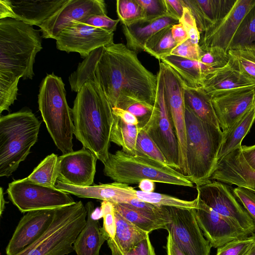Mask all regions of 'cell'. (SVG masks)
<instances>
[{
	"label": "cell",
	"instance_id": "obj_24",
	"mask_svg": "<svg viewBox=\"0 0 255 255\" xmlns=\"http://www.w3.org/2000/svg\"><path fill=\"white\" fill-rule=\"evenodd\" d=\"M66 1L8 0L13 12L12 19L39 27Z\"/></svg>",
	"mask_w": 255,
	"mask_h": 255
},
{
	"label": "cell",
	"instance_id": "obj_21",
	"mask_svg": "<svg viewBox=\"0 0 255 255\" xmlns=\"http://www.w3.org/2000/svg\"><path fill=\"white\" fill-rule=\"evenodd\" d=\"M241 147L235 149L218 161L210 180L235 185L255 193V171L244 159Z\"/></svg>",
	"mask_w": 255,
	"mask_h": 255
},
{
	"label": "cell",
	"instance_id": "obj_16",
	"mask_svg": "<svg viewBox=\"0 0 255 255\" xmlns=\"http://www.w3.org/2000/svg\"><path fill=\"white\" fill-rule=\"evenodd\" d=\"M195 216L204 236L212 247L218 248L232 241L250 235L230 220L207 205L199 196Z\"/></svg>",
	"mask_w": 255,
	"mask_h": 255
},
{
	"label": "cell",
	"instance_id": "obj_7",
	"mask_svg": "<svg viewBox=\"0 0 255 255\" xmlns=\"http://www.w3.org/2000/svg\"><path fill=\"white\" fill-rule=\"evenodd\" d=\"M39 110L49 133L63 154L73 151L74 127L65 84L54 73L42 80L38 96Z\"/></svg>",
	"mask_w": 255,
	"mask_h": 255
},
{
	"label": "cell",
	"instance_id": "obj_40",
	"mask_svg": "<svg viewBox=\"0 0 255 255\" xmlns=\"http://www.w3.org/2000/svg\"><path fill=\"white\" fill-rule=\"evenodd\" d=\"M19 79L0 74V113L9 111V107L16 100Z\"/></svg>",
	"mask_w": 255,
	"mask_h": 255
},
{
	"label": "cell",
	"instance_id": "obj_2",
	"mask_svg": "<svg viewBox=\"0 0 255 255\" xmlns=\"http://www.w3.org/2000/svg\"><path fill=\"white\" fill-rule=\"evenodd\" d=\"M112 108L100 84L89 80L77 92L72 109L74 134L103 164L110 154Z\"/></svg>",
	"mask_w": 255,
	"mask_h": 255
},
{
	"label": "cell",
	"instance_id": "obj_44",
	"mask_svg": "<svg viewBox=\"0 0 255 255\" xmlns=\"http://www.w3.org/2000/svg\"><path fill=\"white\" fill-rule=\"evenodd\" d=\"M255 240V234L229 242L217 248L216 255H243Z\"/></svg>",
	"mask_w": 255,
	"mask_h": 255
},
{
	"label": "cell",
	"instance_id": "obj_55",
	"mask_svg": "<svg viewBox=\"0 0 255 255\" xmlns=\"http://www.w3.org/2000/svg\"><path fill=\"white\" fill-rule=\"evenodd\" d=\"M171 33L174 40L178 44H180L189 39L186 30L180 22L172 25Z\"/></svg>",
	"mask_w": 255,
	"mask_h": 255
},
{
	"label": "cell",
	"instance_id": "obj_50",
	"mask_svg": "<svg viewBox=\"0 0 255 255\" xmlns=\"http://www.w3.org/2000/svg\"><path fill=\"white\" fill-rule=\"evenodd\" d=\"M179 22L182 24L186 30L189 38L193 42L199 44L201 34L193 15L187 7L184 6L183 14L179 20Z\"/></svg>",
	"mask_w": 255,
	"mask_h": 255
},
{
	"label": "cell",
	"instance_id": "obj_9",
	"mask_svg": "<svg viewBox=\"0 0 255 255\" xmlns=\"http://www.w3.org/2000/svg\"><path fill=\"white\" fill-rule=\"evenodd\" d=\"M157 87L153 109L147 117L139 120L144 130L164 156L168 165L180 172L178 144L165 98L162 69L157 74Z\"/></svg>",
	"mask_w": 255,
	"mask_h": 255
},
{
	"label": "cell",
	"instance_id": "obj_15",
	"mask_svg": "<svg viewBox=\"0 0 255 255\" xmlns=\"http://www.w3.org/2000/svg\"><path fill=\"white\" fill-rule=\"evenodd\" d=\"M114 33L82 23L73 22L56 37L57 48L77 52L85 58L93 50L114 42Z\"/></svg>",
	"mask_w": 255,
	"mask_h": 255
},
{
	"label": "cell",
	"instance_id": "obj_47",
	"mask_svg": "<svg viewBox=\"0 0 255 255\" xmlns=\"http://www.w3.org/2000/svg\"><path fill=\"white\" fill-rule=\"evenodd\" d=\"M203 53L199 44L195 43L189 38L178 44L170 55L177 56L188 59L199 61Z\"/></svg>",
	"mask_w": 255,
	"mask_h": 255
},
{
	"label": "cell",
	"instance_id": "obj_18",
	"mask_svg": "<svg viewBox=\"0 0 255 255\" xmlns=\"http://www.w3.org/2000/svg\"><path fill=\"white\" fill-rule=\"evenodd\" d=\"M97 159L94 154L84 147L62 154L58 157V180L79 187L92 185Z\"/></svg>",
	"mask_w": 255,
	"mask_h": 255
},
{
	"label": "cell",
	"instance_id": "obj_48",
	"mask_svg": "<svg viewBox=\"0 0 255 255\" xmlns=\"http://www.w3.org/2000/svg\"><path fill=\"white\" fill-rule=\"evenodd\" d=\"M119 21V19H113L107 15H92L78 22L114 33Z\"/></svg>",
	"mask_w": 255,
	"mask_h": 255
},
{
	"label": "cell",
	"instance_id": "obj_30",
	"mask_svg": "<svg viewBox=\"0 0 255 255\" xmlns=\"http://www.w3.org/2000/svg\"><path fill=\"white\" fill-rule=\"evenodd\" d=\"M113 204L115 211L148 234L155 230L160 229L166 230L170 222V221L135 208L128 204L113 203Z\"/></svg>",
	"mask_w": 255,
	"mask_h": 255
},
{
	"label": "cell",
	"instance_id": "obj_43",
	"mask_svg": "<svg viewBox=\"0 0 255 255\" xmlns=\"http://www.w3.org/2000/svg\"><path fill=\"white\" fill-rule=\"evenodd\" d=\"M107 241L112 255H156L149 234L134 248L128 252L123 251L111 239Z\"/></svg>",
	"mask_w": 255,
	"mask_h": 255
},
{
	"label": "cell",
	"instance_id": "obj_17",
	"mask_svg": "<svg viewBox=\"0 0 255 255\" xmlns=\"http://www.w3.org/2000/svg\"><path fill=\"white\" fill-rule=\"evenodd\" d=\"M211 100L219 127L225 131L255 107V87L228 91L211 98Z\"/></svg>",
	"mask_w": 255,
	"mask_h": 255
},
{
	"label": "cell",
	"instance_id": "obj_25",
	"mask_svg": "<svg viewBox=\"0 0 255 255\" xmlns=\"http://www.w3.org/2000/svg\"><path fill=\"white\" fill-rule=\"evenodd\" d=\"M179 20L167 14L153 19H142L129 25H122L126 46L136 53L144 51L146 41L162 29L178 23Z\"/></svg>",
	"mask_w": 255,
	"mask_h": 255
},
{
	"label": "cell",
	"instance_id": "obj_14",
	"mask_svg": "<svg viewBox=\"0 0 255 255\" xmlns=\"http://www.w3.org/2000/svg\"><path fill=\"white\" fill-rule=\"evenodd\" d=\"M92 15H107L104 0H67L39 26L42 37L55 39L72 22H80Z\"/></svg>",
	"mask_w": 255,
	"mask_h": 255
},
{
	"label": "cell",
	"instance_id": "obj_54",
	"mask_svg": "<svg viewBox=\"0 0 255 255\" xmlns=\"http://www.w3.org/2000/svg\"><path fill=\"white\" fill-rule=\"evenodd\" d=\"M241 151L248 165L255 171V144L251 146L242 145Z\"/></svg>",
	"mask_w": 255,
	"mask_h": 255
},
{
	"label": "cell",
	"instance_id": "obj_4",
	"mask_svg": "<svg viewBox=\"0 0 255 255\" xmlns=\"http://www.w3.org/2000/svg\"><path fill=\"white\" fill-rule=\"evenodd\" d=\"M185 119L186 176L196 187L210 181L218 162L223 131L220 128L200 119L186 105Z\"/></svg>",
	"mask_w": 255,
	"mask_h": 255
},
{
	"label": "cell",
	"instance_id": "obj_31",
	"mask_svg": "<svg viewBox=\"0 0 255 255\" xmlns=\"http://www.w3.org/2000/svg\"><path fill=\"white\" fill-rule=\"evenodd\" d=\"M183 89L185 105L200 119L220 128L211 97L201 86L191 88L183 83Z\"/></svg>",
	"mask_w": 255,
	"mask_h": 255
},
{
	"label": "cell",
	"instance_id": "obj_41",
	"mask_svg": "<svg viewBox=\"0 0 255 255\" xmlns=\"http://www.w3.org/2000/svg\"><path fill=\"white\" fill-rule=\"evenodd\" d=\"M136 147V155H145L157 161L167 164V161L160 149L147 133L141 128L137 135Z\"/></svg>",
	"mask_w": 255,
	"mask_h": 255
},
{
	"label": "cell",
	"instance_id": "obj_51",
	"mask_svg": "<svg viewBox=\"0 0 255 255\" xmlns=\"http://www.w3.org/2000/svg\"><path fill=\"white\" fill-rule=\"evenodd\" d=\"M153 106L143 102H136L129 105L126 110L134 115L139 120L151 114Z\"/></svg>",
	"mask_w": 255,
	"mask_h": 255
},
{
	"label": "cell",
	"instance_id": "obj_29",
	"mask_svg": "<svg viewBox=\"0 0 255 255\" xmlns=\"http://www.w3.org/2000/svg\"><path fill=\"white\" fill-rule=\"evenodd\" d=\"M255 122V107L246 113L231 127L223 131V139L218 155V161L236 148Z\"/></svg>",
	"mask_w": 255,
	"mask_h": 255
},
{
	"label": "cell",
	"instance_id": "obj_58",
	"mask_svg": "<svg viewBox=\"0 0 255 255\" xmlns=\"http://www.w3.org/2000/svg\"><path fill=\"white\" fill-rule=\"evenodd\" d=\"M0 215L1 216L2 214L5 209V204L6 203L4 199V193L3 189L0 187Z\"/></svg>",
	"mask_w": 255,
	"mask_h": 255
},
{
	"label": "cell",
	"instance_id": "obj_59",
	"mask_svg": "<svg viewBox=\"0 0 255 255\" xmlns=\"http://www.w3.org/2000/svg\"><path fill=\"white\" fill-rule=\"evenodd\" d=\"M243 255H255V240L251 247Z\"/></svg>",
	"mask_w": 255,
	"mask_h": 255
},
{
	"label": "cell",
	"instance_id": "obj_57",
	"mask_svg": "<svg viewBox=\"0 0 255 255\" xmlns=\"http://www.w3.org/2000/svg\"><path fill=\"white\" fill-rule=\"evenodd\" d=\"M138 188L142 191L152 192L154 190L155 183L152 180L144 179L138 183Z\"/></svg>",
	"mask_w": 255,
	"mask_h": 255
},
{
	"label": "cell",
	"instance_id": "obj_10",
	"mask_svg": "<svg viewBox=\"0 0 255 255\" xmlns=\"http://www.w3.org/2000/svg\"><path fill=\"white\" fill-rule=\"evenodd\" d=\"M6 193L21 213L56 209L75 202L69 194L56 187L33 183L24 178L9 183Z\"/></svg>",
	"mask_w": 255,
	"mask_h": 255
},
{
	"label": "cell",
	"instance_id": "obj_6",
	"mask_svg": "<svg viewBox=\"0 0 255 255\" xmlns=\"http://www.w3.org/2000/svg\"><path fill=\"white\" fill-rule=\"evenodd\" d=\"M104 165V175L114 182L129 185L148 179L154 182L194 187L186 176L145 155H132L118 150L110 153Z\"/></svg>",
	"mask_w": 255,
	"mask_h": 255
},
{
	"label": "cell",
	"instance_id": "obj_22",
	"mask_svg": "<svg viewBox=\"0 0 255 255\" xmlns=\"http://www.w3.org/2000/svg\"><path fill=\"white\" fill-rule=\"evenodd\" d=\"M55 187L78 197L102 200L113 203L128 204L132 199L136 197V190L133 187L117 182L79 187L57 180Z\"/></svg>",
	"mask_w": 255,
	"mask_h": 255
},
{
	"label": "cell",
	"instance_id": "obj_28",
	"mask_svg": "<svg viewBox=\"0 0 255 255\" xmlns=\"http://www.w3.org/2000/svg\"><path fill=\"white\" fill-rule=\"evenodd\" d=\"M160 61L169 66L188 87H200L207 76L213 73L200 61L192 60L173 55L161 58Z\"/></svg>",
	"mask_w": 255,
	"mask_h": 255
},
{
	"label": "cell",
	"instance_id": "obj_11",
	"mask_svg": "<svg viewBox=\"0 0 255 255\" xmlns=\"http://www.w3.org/2000/svg\"><path fill=\"white\" fill-rule=\"evenodd\" d=\"M196 187L197 195L207 205L250 236L255 234V222L239 202L231 186L210 180Z\"/></svg>",
	"mask_w": 255,
	"mask_h": 255
},
{
	"label": "cell",
	"instance_id": "obj_3",
	"mask_svg": "<svg viewBox=\"0 0 255 255\" xmlns=\"http://www.w3.org/2000/svg\"><path fill=\"white\" fill-rule=\"evenodd\" d=\"M42 48L39 30L21 21L0 19V74L31 79L36 54Z\"/></svg>",
	"mask_w": 255,
	"mask_h": 255
},
{
	"label": "cell",
	"instance_id": "obj_8",
	"mask_svg": "<svg viewBox=\"0 0 255 255\" xmlns=\"http://www.w3.org/2000/svg\"><path fill=\"white\" fill-rule=\"evenodd\" d=\"M82 201L56 209L53 220L43 234L16 255H68L87 222Z\"/></svg>",
	"mask_w": 255,
	"mask_h": 255
},
{
	"label": "cell",
	"instance_id": "obj_52",
	"mask_svg": "<svg viewBox=\"0 0 255 255\" xmlns=\"http://www.w3.org/2000/svg\"><path fill=\"white\" fill-rule=\"evenodd\" d=\"M166 8V14L178 19L181 18L184 11L182 0H164Z\"/></svg>",
	"mask_w": 255,
	"mask_h": 255
},
{
	"label": "cell",
	"instance_id": "obj_38",
	"mask_svg": "<svg viewBox=\"0 0 255 255\" xmlns=\"http://www.w3.org/2000/svg\"><path fill=\"white\" fill-rule=\"evenodd\" d=\"M136 197L144 202L158 206L174 207L184 209H195L197 203V197L192 201L179 199L168 195L136 190Z\"/></svg>",
	"mask_w": 255,
	"mask_h": 255
},
{
	"label": "cell",
	"instance_id": "obj_12",
	"mask_svg": "<svg viewBox=\"0 0 255 255\" xmlns=\"http://www.w3.org/2000/svg\"><path fill=\"white\" fill-rule=\"evenodd\" d=\"M162 69L164 94L169 115L177 139L180 172L186 176V128L183 83L166 64L159 62Z\"/></svg>",
	"mask_w": 255,
	"mask_h": 255
},
{
	"label": "cell",
	"instance_id": "obj_23",
	"mask_svg": "<svg viewBox=\"0 0 255 255\" xmlns=\"http://www.w3.org/2000/svg\"><path fill=\"white\" fill-rule=\"evenodd\" d=\"M236 0H182L191 11L200 34L213 26L231 10Z\"/></svg>",
	"mask_w": 255,
	"mask_h": 255
},
{
	"label": "cell",
	"instance_id": "obj_56",
	"mask_svg": "<svg viewBox=\"0 0 255 255\" xmlns=\"http://www.w3.org/2000/svg\"><path fill=\"white\" fill-rule=\"evenodd\" d=\"M166 255H185L173 242L169 233L167 237Z\"/></svg>",
	"mask_w": 255,
	"mask_h": 255
},
{
	"label": "cell",
	"instance_id": "obj_26",
	"mask_svg": "<svg viewBox=\"0 0 255 255\" xmlns=\"http://www.w3.org/2000/svg\"><path fill=\"white\" fill-rule=\"evenodd\" d=\"M248 87H255V85L242 75L230 60L225 66L207 76L201 86L211 98L228 91Z\"/></svg>",
	"mask_w": 255,
	"mask_h": 255
},
{
	"label": "cell",
	"instance_id": "obj_13",
	"mask_svg": "<svg viewBox=\"0 0 255 255\" xmlns=\"http://www.w3.org/2000/svg\"><path fill=\"white\" fill-rule=\"evenodd\" d=\"M167 208L170 222L166 230L179 249L185 255H210L212 246L197 224L194 209Z\"/></svg>",
	"mask_w": 255,
	"mask_h": 255
},
{
	"label": "cell",
	"instance_id": "obj_20",
	"mask_svg": "<svg viewBox=\"0 0 255 255\" xmlns=\"http://www.w3.org/2000/svg\"><path fill=\"white\" fill-rule=\"evenodd\" d=\"M56 209L27 212L19 221L6 248V255H16L37 241L50 225Z\"/></svg>",
	"mask_w": 255,
	"mask_h": 255
},
{
	"label": "cell",
	"instance_id": "obj_46",
	"mask_svg": "<svg viewBox=\"0 0 255 255\" xmlns=\"http://www.w3.org/2000/svg\"><path fill=\"white\" fill-rule=\"evenodd\" d=\"M141 7L143 19L150 20L166 15L164 0H137Z\"/></svg>",
	"mask_w": 255,
	"mask_h": 255
},
{
	"label": "cell",
	"instance_id": "obj_42",
	"mask_svg": "<svg viewBox=\"0 0 255 255\" xmlns=\"http://www.w3.org/2000/svg\"><path fill=\"white\" fill-rule=\"evenodd\" d=\"M200 62L214 71L225 66L229 61L228 52L218 48H210L203 50Z\"/></svg>",
	"mask_w": 255,
	"mask_h": 255
},
{
	"label": "cell",
	"instance_id": "obj_34",
	"mask_svg": "<svg viewBox=\"0 0 255 255\" xmlns=\"http://www.w3.org/2000/svg\"><path fill=\"white\" fill-rule=\"evenodd\" d=\"M58 156H47L25 180L44 186L55 187L58 180Z\"/></svg>",
	"mask_w": 255,
	"mask_h": 255
},
{
	"label": "cell",
	"instance_id": "obj_39",
	"mask_svg": "<svg viewBox=\"0 0 255 255\" xmlns=\"http://www.w3.org/2000/svg\"><path fill=\"white\" fill-rule=\"evenodd\" d=\"M116 11L122 25H129L143 19L142 10L137 0H117Z\"/></svg>",
	"mask_w": 255,
	"mask_h": 255
},
{
	"label": "cell",
	"instance_id": "obj_19",
	"mask_svg": "<svg viewBox=\"0 0 255 255\" xmlns=\"http://www.w3.org/2000/svg\"><path fill=\"white\" fill-rule=\"evenodd\" d=\"M255 4V0H236L223 18L200 34L199 44L201 49L204 50L215 47L228 52L241 21Z\"/></svg>",
	"mask_w": 255,
	"mask_h": 255
},
{
	"label": "cell",
	"instance_id": "obj_53",
	"mask_svg": "<svg viewBox=\"0 0 255 255\" xmlns=\"http://www.w3.org/2000/svg\"><path fill=\"white\" fill-rule=\"evenodd\" d=\"M112 110L114 116L120 118L125 123L132 125H138V119L128 111L118 107H113Z\"/></svg>",
	"mask_w": 255,
	"mask_h": 255
},
{
	"label": "cell",
	"instance_id": "obj_27",
	"mask_svg": "<svg viewBox=\"0 0 255 255\" xmlns=\"http://www.w3.org/2000/svg\"><path fill=\"white\" fill-rule=\"evenodd\" d=\"M85 207L86 224L74 244V249L77 255H99L102 246L108 238L100 227L98 219L94 217L93 203L89 202Z\"/></svg>",
	"mask_w": 255,
	"mask_h": 255
},
{
	"label": "cell",
	"instance_id": "obj_1",
	"mask_svg": "<svg viewBox=\"0 0 255 255\" xmlns=\"http://www.w3.org/2000/svg\"><path fill=\"white\" fill-rule=\"evenodd\" d=\"M89 80L98 82L112 107L126 110L130 104L143 102L154 106L157 77L139 60L137 53L123 43L104 47L101 54L93 57Z\"/></svg>",
	"mask_w": 255,
	"mask_h": 255
},
{
	"label": "cell",
	"instance_id": "obj_5",
	"mask_svg": "<svg viewBox=\"0 0 255 255\" xmlns=\"http://www.w3.org/2000/svg\"><path fill=\"white\" fill-rule=\"evenodd\" d=\"M41 122L30 110L0 118V176L8 177L30 153L38 139Z\"/></svg>",
	"mask_w": 255,
	"mask_h": 255
},
{
	"label": "cell",
	"instance_id": "obj_37",
	"mask_svg": "<svg viewBox=\"0 0 255 255\" xmlns=\"http://www.w3.org/2000/svg\"><path fill=\"white\" fill-rule=\"evenodd\" d=\"M250 46L255 47V4L241 21L233 37L229 50Z\"/></svg>",
	"mask_w": 255,
	"mask_h": 255
},
{
	"label": "cell",
	"instance_id": "obj_35",
	"mask_svg": "<svg viewBox=\"0 0 255 255\" xmlns=\"http://www.w3.org/2000/svg\"><path fill=\"white\" fill-rule=\"evenodd\" d=\"M172 26L162 29L148 39L144 44V51L159 61L161 58L170 55L178 45L172 37Z\"/></svg>",
	"mask_w": 255,
	"mask_h": 255
},
{
	"label": "cell",
	"instance_id": "obj_49",
	"mask_svg": "<svg viewBox=\"0 0 255 255\" xmlns=\"http://www.w3.org/2000/svg\"><path fill=\"white\" fill-rule=\"evenodd\" d=\"M235 196L255 223V193L241 187L233 188Z\"/></svg>",
	"mask_w": 255,
	"mask_h": 255
},
{
	"label": "cell",
	"instance_id": "obj_45",
	"mask_svg": "<svg viewBox=\"0 0 255 255\" xmlns=\"http://www.w3.org/2000/svg\"><path fill=\"white\" fill-rule=\"evenodd\" d=\"M101 214L103 218L102 230L109 239H114L116 234V226L115 210L112 203L103 201L101 205Z\"/></svg>",
	"mask_w": 255,
	"mask_h": 255
},
{
	"label": "cell",
	"instance_id": "obj_32",
	"mask_svg": "<svg viewBox=\"0 0 255 255\" xmlns=\"http://www.w3.org/2000/svg\"><path fill=\"white\" fill-rule=\"evenodd\" d=\"M116 230L112 240L124 252H128L149 234L141 230L115 211Z\"/></svg>",
	"mask_w": 255,
	"mask_h": 255
},
{
	"label": "cell",
	"instance_id": "obj_33",
	"mask_svg": "<svg viewBox=\"0 0 255 255\" xmlns=\"http://www.w3.org/2000/svg\"><path fill=\"white\" fill-rule=\"evenodd\" d=\"M140 130L138 125L125 123L114 116V122L111 133V142L122 147V150L128 154H137L136 142Z\"/></svg>",
	"mask_w": 255,
	"mask_h": 255
},
{
	"label": "cell",
	"instance_id": "obj_36",
	"mask_svg": "<svg viewBox=\"0 0 255 255\" xmlns=\"http://www.w3.org/2000/svg\"><path fill=\"white\" fill-rule=\"evenodd\" d=\"M228 53L230 61L236 68L255 85V47L231 49Z\"/></svg>",
	"mask_w": 255,
	"mask_h": 255
}]
</instances>
